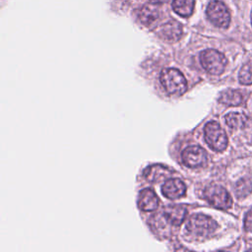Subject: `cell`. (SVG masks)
Masks as SVG:
<instances>
[{"mask_svg": "<svg viewBox=\"0 0 252 252\" xmlns=\"http://www.w3.org/2000/svg\"><path fill=\"white\" fill-rule=\"evenodd\" d=\"M160 83L169 94H182L187 88L183 74L174 68H166L161 71Z\"/></svg>", "mask_w": 252, "mask_h": 252, "instance_id": "1", "label": "cell"}, {"mask_svg": "<svg viewBox=\"0 0 252 252\" xmlns=\"http://www.w3.org/2000/svg\"><path fill=\"white\" fill-rule=\"evenodd\" d=\"M217 228V222L210 217L197 214L192 216L186 224V230L193 236L204 237L212 234Z\"/></svg>", "mask_w": 252, "mask_h": 252, "instance_id": "2", "label": "cell"}, {"mask_svg": "<svg viewBox=\"0 0 252 252\" xmlns=\"http://www.w3.org/2000/svg\"><path fill=\"white\" fill-rule=\"evenodd\" d=\"M203 68L213 75H220L226 66V58L222 53L215 49H206L200 54Z\"/></svg>", "mask_w": 252, "mask_h": 252, "instance_id": "3", "label": "cell"}, {"mask_svg": "<svg viewBox=\"0 0 252 252\" xmlns=\"http://www.w3.org/2000/svg\"><path fill=\"white\" fill-rule=\"evenodd\" d=\"M205 140L211 149L217 152H221L227 147V137L224 130L216 121H211L206 124Z\"/></svg>", "mask_w": 252, "mask_h": 252, "instance_id": "4", "label": "cell"}, {"mask_svg": "<svg viewBox=\"0 0 252 252\" xmlns=\"http://www.w3.org/2000/svg\"><path fill=\"white\" fill-rule=\"evenodd\" d=\"M205 198L210 204L218 209L226 210L231 207L232 200L228 192L221 186L213 184L205 189Z\"/></svg>", "mask_w": 252, "mask_h": 252, "instance_id": "5", "label": "cell"}, {"mask_svg": "<svg viewBox=\"0 0 252 252\" xmlns=\"http://www.w3.org/2000/svg\"><path fill=\"white\" fill-rule=\"evenodd\" d=\"M208 19L219 28H227L230 22V14L227 7L219 0L212 1L207 7Z\"/></svg>", "mask_w": 252, "mask_h": 252, "instance_id": "6", "label": "cell"}, {"mask_svg": "<svg viewBox=\"0 0 252 252\" xmlns=\"http://www.w3.org/2000/svg\"><path fill=\"white\" fill-rule=\"evenodd\" d=\"M182 160L189 167H200L207 162V153L199 146H190L183 151Z\"/></svg>", "mask_w": 252, "mask_h": 252, "instance_id": "7", "label": "cell"}, {"mask_svg": "<svg viewBox=\"0 0 252 252\" xmlns=\"http://www.w3.org/2000/svg\"><path fill=\"white\" fill-rule=\"evenodd\" d=\"M181 34L182 26L174 20L166 22L158 30V35L167 41H175L180 38Z\"/></svg>", "mask_w": 252, "mask_h": 252, "instance_id": "8", "label": "cell"}, {"mask_svg": "<svg viewBox=\"0 0 252 252\" xmlns=\"http://www.w3.org/2000/svg\"><path fill=\"white\" fill-rule=\"evenodd\" d=\"M162 194L168 199H178L185 194V184L178 178L167 180L162 186Z\"/></svg>", "mask_w": 252, "mask_h": 252, "instance_id": "9", "label": "cell"}, {"mask_svg": "<svg viewBox=\"0 0 252 252\" xmlns=\"http://www.w3.org/2000/svg\"><path fill=\"white\" fill-rule=\"evenodd\" d=\"M162 214L170 224L177 226L184 220L187 211L181 205H169L163 209Z\"/></svg>", "mask_w": 252, "mask_h": 252, "instance_id": "10", "label": "cell"}, {"mask_svg": "<svg viewBox=\"0 0 252 252\" xmlns=\"http://www.w3.org/2000/svg\"><path fill=\"white\" fill-rule=\"evenodd\" d=\"M139 207L145 212L155 211L158 207V198L152 189H144L139 195Z\"/></svg>", "mask_w": 252, "mask_h": 252, "instance_id": "11", "label": "cell"}, {"mask_svg": "<svg viewBox=\"0 0 252 252\" xmlns=\"http://www.w3.org/2000/svg\"><path fill=\"white\" fill-rule=\"evenodd\" d=\"M170 170L161 164H153L144 170V176L151 182H158L169 177Z\"/></svg>", "mask_w": 252, "mask_h": 252, "instance_id": "12", "label": "cell"}, {"mask_svg": "<svg viewBox=\"0 0 252 252\" xmlns=\"http://www.w3.org/2000/svg\"><path fill=\"white\" fill-rule=\"evenodd\" d=\"M138 18L143 25L153 27L159 19V11L156 6L146 5L139 10Z\"/></svg>", "mask_w": 252, "mask_h": 252, "instance_id": "13", "label": "cell"}, {"mask_svg": "<svg viewBox=\"0 0 252 252\" xmlns=\"http://www.w3.org/2000/svg\"><path fill=\"white\" fill-rule=\"evenodd\" d=\"M244 96L240 91L237 90H226L221 93L220 101L225 105H239L242 103Z\"/></svg>", "mask_w": 252, "mask_h": 252, "instance_id": "14", "label": "cell"}, {"mask_svg": "<svg viewBox=\"0 0 252 252\" xmlns=\"http://www.w3.org/2000/svg\"><path fill=\"white\" fill-rule=\"evenodd\" d=\"M195 0H173L172 9L181 17H189L194 9Z\"/></svg>", "mask_w": 252, "mask_h": 252, "instance_id": "15", "label": "cell"}, {"mask_svg": "<svg viewBox=\"0 0 252 252\" xmlns=\"http://www.w3.org/2000/svg\"><path fill=\"white\" fill-rule=\"evenodd\" d=\"M226 125L232 129L242 128L247 123V117L240 112H229L224 116Z\"/></svg>", "mask_w": 252, "mask_h": 252, "instance_id": "16", "label": "cell"}, {"mask_svg": "<svg viewBox=\"0 0 252 252\" xmlns=\"http://www.w3.org/2000/svg\"><path fill=\"white\" fill-rule=\"evenodd\" d=\"M239 82L243 85L252 84V66L246 64L239 72Z\"/></svg>", "mask_w": 252, "mask_h": 252, "instance_id": "17", "label": "cell"}, {"mask_svg": "<svg viewBox=\"0 0 252 252\" xmlns=\"http://www.w3.org/2000/svg\"><path fill=\"white\" fill-rule=\"evenodd\" d=\"M244 227L247 231H252V209L246 214L244 218Z\"/></svg>", "mask_w": 252, "mask_h": 252, "instance_id": "18", "label": "cell"}, {"mask_svg": "<svg viewBox=\"0 0 252 252\" xmlns=\"http://www.w3.org/2000/svg\"><path fill=\"white\" fill-rule=\"evenodd\" d=\"M167 1H169V0H150V2L153 3V4H162V3H165Z\"/></svg>", "mask_w": 252, "mask_h": 252, "instance_id": "19", "label": "cell"}, {"mask_svg": "<svg viewBox=\"0 0 252 252\" xmlns=\"http://www.w3.org/2000/svg\"><path fill=\"white\" fill-rule=\"evenodd\" d=\"M251 24H252V12H251Z\"/></svg>", "mask_w": 252, "mask_h": 252, "instance_id": "20", "label": "cell"}]
</instances>
